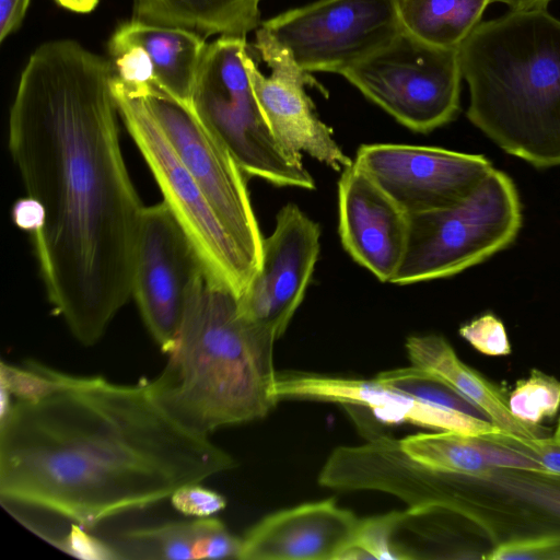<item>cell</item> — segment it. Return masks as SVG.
<instances>
[{
    "label": "cell",
    "instance_id": "8fae6325",
    "mask_svg": "<svg viewBox=\"0 0 560 560\" xmlns=\"http://www.w3.org/2000/svg\"><path fill=\"white\" fill-rule=\"evenodd\" d=\"M205 281L198 254L167 205L144 207L131 295L162 352L172 351L189 302Z\"/></svg>",
    "mask_w": 560,
    "mask_h": 560
},
{
    "label": "cell",
    "instance_id": "484cf974",
    "mask_svg": "<svg viewBox=\"0 0 560 560\" xmlns=\"http://www.w3.org/2000/svg\"><path fill=\"white\" fill-rule=\"evenodd\" d=\"M508 405L517 420L539 425L544 419L553 417L560 408V382L534 369L527 377L516 382L508 394Z\"/></svg>",
    "mask_w": 560,
    "mask_h": 560
},
{
    "label": "cell",
    "instance_id": "5bb4252c",
    "mask_svg": "<svg viewBox=\"0 0 560 560\" xmlns=\"http://www.w3.org/2000/svg\"><path fill=\"white\" fill-rule=\"evenodd\" d=\"M353 164L407 214L460 202L493 168L481 154L395 143L364 144Z\"/></svg>",
    "mask_w": 560,
    "mask_h": 560
},
{
    "label": "cell",
    "instance_id": "d6986e66",
    "mask_svg": "<svg viewBox=\"0 0 560 560\" xmlns=\"http://www.w3.org/2000/svg\"><path fill=\"white\" fill-rule=\"evenodd\" d=\"M360 521L334 499L285 509L246 533L240 560H337Z\"/></svg>",
    "mask_w": 560,
    "mask_h": 560
},
{
    "label": "cell",
    "instance_id": "2e32d148",
    "mask_svg": "<svg viewBox=\"0 0 560 560\" xmlns=\"http://www.w3.org/2000/svg\"><path fill=\"white\" fill-rule=\"evenodd\" d=\"M275 393L278 400L302 398L360 408L370 411L382 423H410L438 432H454L493 441L508 439L487 417L432 406L376 378H347L285 371L277 373Z\"/></svg>",
    "mask_w": 560,
    "mask_h": 560
},
{
    "label": "cell",
    "instance_id": "f1b7e54d",
    "mask_svg": "<svg viewBox=\"0 0 560 560\" xmlns=\"http://www.w3.org/2000/svg\"><path fill=\"white\" fill-rule=\"evenodd\" d=\"M170 500L175 510L197 518L212 516L226 505V500L222 494L201 486L200 482L179 487L173 492Z\"/></svg>",
    "mask_w": 560,
    "mask_h": 560
},
{
    "label": "cell",
    "instance_id": "d590c367",
    "mask_svg": "<svg viewBox=\"0 0 560 560\" xmlns=\"http://www.w3.org/2000/svg\"><path fill=\"white\" fill-rule=\"evenodd\" d=\"M61 7L80 13L92 11L100 0H56Z\"/></svg>",
    "mask_w": 560,
    "mask_h": 560
},
{
    "label": "cell",
    "instance_id": "8d00e7d4",
    "mask_svg": "<svg viewBox=\"0 0 560 560\" xmlns=\"http://www.w3.org/2000/svg\"><path fill=\"white\" fill-rule=\"evenodd\" d=\"M550 441L553 444L560 446V418H559L558 423H557V425L555 428V431L552 432V434L550 436Z\"/></svg>",
    "mask_w": 560,
    "mask_h": 560
},
{
    "label": "cell",
    "instance_id": "52a82bcc",
    "mask_svg": "<svg viewBox=\"0 0 560 560\" xmlns=\"http://www.w3.org/2000/svg\"><path fill=\"white\" fill-rule=\"evenodd\" d=\"M246 47V37L234 36L207 45L190 105L246 175L280 187L314 189L312 175L282 150L261 112L242 59Z\"/></svg>",
    "mask_w": 560,
    "mask_h": 560
},
{
    "label": "cell",
    "instance_id": "cb8c5ba5",
    "mask_svg": "<svg viewBox=\"0 0 560 560\" xmlns=\"http://www.w3.org/2000/svg\"><path fill=\"white\" fill-rule=\"evenodd\" d=\"M402 30L440 47L459 48L490 0H395Z\"/></svg>",
    "mask_w": 560,
    "mask_h": 560
},
{
    "label": "cell",
    "instance_id": "4dcf8cb0",
    "mask_svg": "<svg viewBox=\"0 0 560 560\" xmlns=\"http://www.w3.org/2000/svg\"><path fill=\"white\" fill-rule=\"evenodd\" d=\"M83 528V526L73 523L65 537L54 539L51 542L62 551L80 559L109 560L122 558L118 549L88 534Z\"/></svg>",
    "mask_w": 560,
    "mask_h": 560
},
{
    "label": "cell",
    "instance_id": "4fadbf2b",
    "mask_svg": "<svg viewBox=\"0 0 560 560\" xmlns=\"http://www.w3.org/2000/svg\"><path fill=\"white\" fill-rule=\"evenodd\" d=\"M254 48L269 68V74L260 71L247 47L242 59L261 112L287 155L302 163V154L306 153L337 172L351 166L353 161L319 119L306 94V85L319 86L311 73L301 69L264 27L256 32Z\"/></svg>",
    "mask_w": 560,
    "mask_h": 560
},
{
    "label": "cell",
    "instance_id": "277c9868",
    "mask_svg": "<svg viewBox=\"0 0 560 560\" xmlns=\"http://www.w3.org/2000/svg\"><path fill=\"white\" fill-rule=\"evenodd\" d=\"M458 52L469 121L510 155L560 165V20L509 11L480 22Z\"/></svg>",
    "mask_w": 560,
    "mask_h": 560
},
{
    "label": "cell",
    "instance_id": "8992f818",
    "mask_svg": "<svg viewBox=\"0 0 560 560\" xmlns=\"http://www.w3.org/2000/svg\"><path fill=\"white\" fill-rule=\"evenodd\" d=\"M110 85L119 116L159 185L163 201L195 247L207 281L240 298L258 267L224 226L177 155L140 90L115 73Z\"/></svg>",
    "mask_w": 560,
    "mask_h": 560
},
{
    "label": "cell",
    "instance_id": "e0dca14e",
    "mask_svg": "<svg viewBox=\"0 0 560 560\" xmlns=\"http://www.w3.org/2000/svg\"><path fill=\"white\" fill-rule=\"evenodd\" d=\"M338 210L347 253L380 281L390 282L405 254L408 214L354 164L338 182Z\"/></svg>",
    "mask_w": 560,
    "mask_h": 560
},
{
    "label": "cell",
    "instance_id": "4316f807",
    "mask_svg": "<svg viewBox=\"0 0 560 560\" xmlns=\"http://www.w3.org/2000/svg\"><path fill=\"white\" fill-rule=\"evenodd\" d=\"M1 387L19 400L36 401L63 386L69 377L35 361L24 366L1 363Z\"/></svg>",
    "mask_w": 560,
    "mask_h": 560
},
{
    "label": "cell",
    "instance_id": "d6a6232c",
    "mask_svg": "<svg viewBox=\"0 0 560 560\" xmlns=\"http://www.w3.org/2000/svg\"><path fill=\"white\" fill-rule=\"evenodd\" d=\"M550 436L520 445L539 462L546 472L560 476V446L553 444Z\"/></svg>",
    "mask_w": 560,
    "mask_h": 560
},
{
    "label": "cell",
    "instance_id": "e575fe53",
    "mask_svg": "<svg viewBox=\"0 0 560 560\" xmlns=\"http://www.w3.org/2000/svg\"><path fill=\"white\" fill-rule=\"evenodd\" d=\"M552 0H490L491 3H503L510 12H530L547 10Z\"/></svg>",
    "mask_w": 560,
    "mask_h": 560
},
{
    "label": "cell",
    "instance_id": "836d02e7",
    "mask_svg": "<svg viewBox=\"0 0 560 560\" xmlns=\"http://www.w3.org/2000/svg\"><path fill=\"white\" fill-rule=\"evenodd\" d=\"M30 0H0V40L14 32L23 21Z\"/></svg>",
    "mask_w": 560,
    "mask_h": 560
},
{
    "label": "cell",
    "instance_id": "7402d4cb",
    "mask_svg": "<svg viewBox=\"0 0 560 560\" xmlns=\"http://www.w3.org/2000/svg\"><path fill=\"white\" fill-rule=\"evenodd\" d=\"M122 537L126 559H240L243 544L211 516L130 529Z\"/></svg>",
    "mask_w": 560,
    "mask_h": 560
},
{
    "label": "cell",
    "instance_id": "603a6c76",
    "mask_svg": "<svg viewBox=\"0 0 560 560\" xmlns=\"http://www.w3.org/2000/svg\"><path fill=\"white\" fill-rule=\"evenodd\" d=\"M261 0H135L136 19L197 34L246 37L259 24Z\"/></svg>",
    "mask_w": 560,
    "mask_h": 560
},
{
    "label": "cell",
    "instance_id": "3957f363",
    "mask_svg": "<svg viewBox=\"0 0 560 560\" xmlns=\"http://www.w3.org/2000/svg\"><path fill=\"white\" fill-rule=\"evenodd\" d=\"M277 334L240 310L231 291L206 281L192 295L163 371L149 380L159 404L208 435L264 418L277 404Z\"/></svg>",
    "mask_w": 560,
    "mask_h": 560
},
{
    "label": "cell",
    "instance_id": "6da1fadb",
    "mask_svg": "<svg viewBox=\"0 0 560 560\" xmlns=\"http://www.w3.org/2000/svg\"><path fill=\"white\" fill-rule=\"evenodd\" d=\"M113 65L70 39L40 45L9 116V149L44 223L32 235L54 312L96 343L131 296L144 206L119 141Z\"/></svg>",
    "mask_w": 560,
    "mask_h": 560
},
{
    "label": "cell",
    "instance_id": "ffe728a7",
    "mask_svg": "<svg viewBox=\"0 0 560 560\" xmlns=\"http://www.w3.org/2000/svg\"><path fill=\"white\" fill-rule=\"evenodd\" d=\"M406 350L413 366L435 374L474 402L511 442L524 445L552 434L540 425L517 420L509 409L506 393L464 363L444 337L410 336Z\"/></svg>",
    "mask_w": 560,
    "mask_h": 560
},
{
    "label": "cell",
    "instance_id": "9a60e30c",
    "mask_svg": "<svg viewBox=\"0 0 560 560\" xmlns=\"http://www.w3.org/2000/svg\"><path fill=\"white\" fill-rule=\"evenodd\" d=\"M319 225L296 205L280 209L261 262L238 298L241 312L280 337L302 303L319 254Z\"/></svg>",
    "mask_w": 560,
    "mask_h": 560
},
{
    "label": "cell",
    "instance_id": "1f68e13d",
    "mask_svg": "<svg viewBox=\"0 0 560 560\" xmlns=\"http://www.w3.org/2000/svg\"><path fill=\"white\" fill-rule=\"evenodd\" d=\"M44 218L42 206L31 197L21 198L13 206L12 219L14 223L30 234H33L43 225Z\"/></svg>",
    "mask_w": 560,
    "mask_h": 560
},
{
    "label": "cell",
    "instance_id": "83f0119b",
    "mask_svg": "<svg viewBox=\"0 0 560 560\" xmlns=\"http://www.w3.org/2000/svg\"><path fill=\"white\" fill-rule=\"evenodd\" d=\"M459 335L477 351L500 357L511 353L512 348L505 326L492 313H486L463 325Z\"/></svg>",
    "mask_w": 560,
    "mask_h": 560
},
{
    "label": "cell",
    "instance_id": "7c38bea8",
    "mask_svg": "<svg viewBox=\"0 0 560 560\" xmlns=\"http://www.w3.org/2000/svg\"><path fill=\"white\" fill-rule=\"evenodd\" d=\"M452 472L448 512L475 527L491 549L560 534V476L513 468Z\"/></svg>",
    "mask_w": 560,
    "mask_h": 560
},
{
    "label": "cell",
    "instance_id": "d4e9b609",
    "mask_svg": "<svg viewBox=\"0 0 560 560\" xmlns=\"http://www.w3.org/2000/svg\"><path fill=\"white\" fill-rule=\"evenodd\" d=\"M375 378L432 406L465 415L487 417L480 408L439 376L417 366L384 371Z\"/></svg>",
    "mask_w": 560,
    "mask_h": 560
},
{
    "label": "cell",
    "instance_id": "ac0fdd59",
    "mask_svg": "<svg viewBox=\"0 0 560 560\" xmlns=\"http://www.w3.org/2000/svg\"><path fill=\"white\" fill-rule=\"evenodd\" d=\"M206 47L195 32L137 19L122 23L108 44L119 79L136 85L152 82L189 105Z\"/></svg>",
    "mask_w": 560,
    "mask_h": 560
},
{
    "label": "cell",
    "instance_id": "f546056e",
    "mask_svg": "<svg viewBox=\"0 0 560 560\" xmlns=\"http://www.w3.org/2000/svg\"><path fill=\"white\" fill-rule=\"evenodd\" d=\"M491 560H560V534L515 540L493 547L486 556Z\"/></svg>",
    "mask_w": 560,
    "mask_h": 560
},
{
    "label": "cell",
    "instance_id": "ba28073f",
    "mask_svg": "<svg viewBox=\"0 0 560 560\" xmlns=\"http://www.w3.org/2000/svg\"><path fill=\"white\" fill-rule=\"evenodd\" d=\"M341 75L412 131L442 127L460 108L458 48L425 43L404 30Z\"/></svg>",
    "mask_w": 560,
    "mask_h": 560
},
{
    "label": "cell",
    "instance_id": "44dd1931",
    "mask_svg": "<svg viewBox=\"0 0 560 560\" xmlns=\"http://www.w3.org/2000/svg\"><path fill=\"white\" fill-rule=\"evenodd\" d=\"M415 460L433 468L474 474L492 468L546 472L539 462L517 443L487 440L454 432L419 433L399 440Z\"/></svg>",
    "mask_w": 560,
    "mask_h": 560
},
{
    "label": "cell",
    "instance_id": "5b68a950",
    "mask_svg": "<svg viewBox=\"0 0 560 560\" xmlns=\"http://www.w3.org/2000/svg\"><path fill=\"white\" fill-rule=\"evenodd\" d=\"M521 225L516 187L504 172L492 168L460 202L408 214L405 254L389 283L459 273L508 247Z\"/></svg>",
    "mask_w": 560,
    "mask_h": 560
},
{
    "label": "cell",
    "instance_id": "7a4b0ae2",
    "mask_svg": "<svg viewBox=\"0 0 560 560\" xmlns=\"http://www.w3.org/2000/svg\"><path fill=\"white\" fill-rule=\"evenodd\" d=\"M0 419L1 503L84 528L237 465L171 417L145 378L126 385L69 375L42 399H16Z\"/></svg>",
    "mask_w": 560,
    "mask_h": 560
},
{
    "label": "cell",
    "instance_id": "9c48e42d",
    "mask_svg": "<svg viewBox=\"0 0 560 560\" xmlns=\"http://www.w3.org/2000/svg\"><path fill=\"white\" fill-rule=\"evenodd\" d=\"M261 27L304 71L339 74L402 31L395 0H317Z\"/></svg>",
    "mask_w": 560,
    "mask_h": 560
},
{
    "label": "cell",
    "instance_id": "30bf717a",
    "mask_svg": "<svg viewBox=\"0 0 560 560\" xmlns=\"http://www.w3.org/2000/svg\"><path fill=\"white\" fill-rule=\"evenodd\" d=\"M136 86L224 226L259 269L264 237L244 171L191 105L152 82Z\"/></svg>",
    "mask_w": 560,
    "mask_h": 560
}]
</instances>
